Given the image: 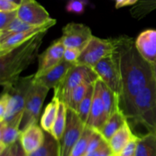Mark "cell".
Masks as SVG:
<instances>
[{"mask_svg":"<svg viewBox=\"0 0 156 156\" xmlns=\"http://www.w3.org/2000/svg\"><path fill=\"white\" fill-rule=\"evenodd\" d=\"M139 138H140L139 136H136L133 140H131L128 143V145L123 148V150L120 152L119 156H136L137 142H138Z\"/></svg>","mask_w":156,"mask_h":156,"instance_id":"e575fe53","label":"cell"},{"mask_svg":"<svg viewBox=\"0 0 156 156\" xmlns=\"http://www.w3.org/2000/svg\"><path fill=\"white\" fill-rule=\"evenodd\" d=\"M81 54V50L76 48H70V47H66L64 51L63 60L67 62L72 63V64H76L79 55Z\"/></svg>","mask_w":156,"mask_h":156,"instance_id":"836d02e7","label":"cell"},{"mask_svg":"<svg viewBox=\"0 0 156 156\" xmlns=\"http://www.w3.org/2000/svg\"><path fill=\"white\" fill-rule=\"evenodd\" d=\"M47 32H41L12 51L0 56V84L3 89L18 80L20 74L34 63Z\"/></svg>","mask_w":156,"mask_h":156,"instance_id":"7a4b0ae2","label":"cell"},{"mask_svg":"<svg viewBox=\"0 0 156 156\" xmlns=\"http://www.w3.org/2000/svg\"><path fill=\"white\" fill-rule=\"evenodd\" d=\"M115 8L118 9L126 6H133L138 2L139 0H115Z\"/></svg>","mask_w":156,"mask_h":156,"instance_id":"74e56055","label":"cell"},{"mask_svg":"<svg viewBox=\"0 0 156 156\" xmlns=\"http://www.w3.org/2000/svg\"><path fill=\"white\" fill-rule=\"evenodd\" d=\"M37 27H41V26H34L32 25V24H27V23L24 22L22 20L20 19L18 17H17L5 29L0 31V41H2L3 40L6 39V38H9V36L12 35L25 32V31L35 28Z\"/></svg>","mask_w":156,"mask_h":156,"instance_id":"83f0119b","label":"cell"},{"mask_svg":"<svg viewBox=\"0 0 156 156\" xmlns=\"http://www.w3.org/2000/svg\"><path fill=\"white\" fill-rule=\"evenodd\" d=\"M136 136L133 133L129 122H126L108 142L113 154L119 156L128 143Z\"/></svg>","mask_w":156,"mask_h":156,"instance_id":"ac0fdd59","label":"cell"},{"mask_svg":"<svg viewBox=\"0 0 156 156\" xmlns=\"http://www.w3.org/2000/svg\"><path fill=\"white\" fill-rule=\"evenodd\" d=\"M136 156H156V132H148L139 138Z\"/></svg>","mask_w":156,"mask_h":156,"instance_id":"603a6c76","label":"cell"},{"mask_svg":"<svg viewBox=\"0 0 156 156\" xmlns=\"http://www.w3.org/2000/svg\"><path fill=\"white\" fill-rule=\"evenodd\" d=\"M45 131L37 124L30 125L23 131L20 137V142L27 154L37 151L44 144Z\"/></svg>","mask_w":156,"mask_h":156,"instance_id":"e0dca14e","label":"cell"},{"mask_svg":"<svg viewBox=\"0 0 156 156\" xmlns=\"http://www.w3.org/2000/svg\"><path fill=\"white\" fill-rule=\"evenodd\" d=\"M116 49L114 39H103L93 35L81 51L76 64L93 68L101 60L111 55Z\"/></svg>","mask_w":156,"mask_h":156,"instance_id":"52a82bcc","label":"cell"},{"mask_svg":"<svg viewBox=\"0 0 156 156\" xmlns=\"http://www.w3.org/2000/svg\"><path fill=\"white\" fill-rule=\"evenodd\" d=\"M98 76L91 67L75 64L69 70L62 82L54 90V96L60 101L66 102L73 90L83 83L94 84Z\"/></svg>","mask_w":156,"mask_h":156,"instance_id":"8992f818","label":"cell"},{"mask_svg":"<svg viewBox=\"0 0 156 156\" xmlns=\"http://www.w3.org/2000/svg\"><path fill=\"white\" fill-rule=\"evenodd\" d=\"M49 90L47 87L33 82V85L27 95L20 123L19 128L21 132L30 125L37 124L43 104Z\"/></svg>","mask_w":156,"mask_h":156,"instance_id":"ba28073f","label":"cell"},{"mask_svg":"<svg viewBox=\"0 0 156 156\" xmlns=\"http://www.w3.org/2000/svg\"><path fill=\"white\" fill-rule=\"evenodd\" d=\"M17 142L10 145V146L6 147L2 151H0V156H14L15 153V150H16Z\"/></svg>","mask_w":156,"mask_h":156,"instance_id":"f35d334b","label":"cell"},{"mask_svg":"<svg viewBox=\"0 0 156 156\" xmlns=\"http://www.w3.org/2000/svg\"><path fill=\"white\" fill-rule=\"evenodd\" d=\"M85 125L77 113L67 108L66 124L62 138L59 141V156H69L71 151L82 136Z\"/></svg>","mask_w":156,"mask_h":156,"instance_id":"9c48e42d","label":"cell"},{"mask_svg":"<svg viewBox=\"0 0 156 156\" xmlns=\"http://www.w3.org/2000/svg\"><path fill=\"white\" fill-rule=\"evenodd\" d=\"M28 156H59V143L50 132H45L44 142L37 151Z\"/></svg>","mask_w":156,"mask_h":156,"instance_id":"cb8c5ba5","label":"cell"},{"mask_svg":"<svg viewBox=\"0 0 156 156\" xmlns=\"http://www.w3.org/2000/svg\"><path fill=\"white\" fill-rule=\"evenodd\" d=\"M56 23V20L53 19L51 21L44 24V25L41 26V27L35 28L30 29V30L25 31V32L15 34V35L9 36L6 39L3 40L2 41H0V56H2V55H5L9 52L12 51V50L21 46V44L31 39L32 38L36 36L41 32H47L50 28L55 25Z\"/></svg>","mask_w":156,"mask_h":156,"instance_id":"4fadbf2b","label":"cell"},{"mask_svg":"<svg viewBox=\"0 0 156 156\" xmlns=\"http://www.w3.org/2000/svg\"><path fill=\"white\" fill-rule=\"evenodd\" d=\"M156 9V0H139L129 9L131 16L136 19H142Z\"/></svg>","mask_w":156,"mask_h":156,"instance_id":"4316f807","label":"cell"},{"mask_svg":"<svg viewBox=\"0 0 156 156\" xmlns=\"http://www.w3.org/2000/svg\"><path fill=\"white\" fill-rule=\"evenodd\" d=\"M60 40L65 47L79 49L82 51L93 37L89 27L84 24L70 22L62 28Z\"/></svg>","mask_w":156,"mask_h":156,"instance_id":"30bf717a","label":"cell"},{"mask_svg":"<svg viewBox=\"0 0 156 156\" xmlns=\"http://www.w3.org/2000/svg\"><path fill=\"white\" fill-rule=\"evenodd\" d=\"M65 46L60 38L53 41L42 54L38 55V68L34 77L42 76L63 59Z\"/></svg>","mask_w":156,"mask_h":156,"instance_id":"7c38bea8","label":"cell"},{"mask_svg":"<svg viewBox=\"0 0 156 156\" xmlns=\"http://www.w3.org/2000/svg\"><path fill=\"white\" fill-rule=\"evenodd\" d=\"M14 156H28V154L25 152L24 148L21 146V144L20 142V139L17 142V147L16 150H15V153Z\"/></svg>","mask_w":156,"mask_h":156,"instance_id":"ab89813d","label":"cell"},{"mask_svg":"<svg viewBox=\"0 0 156 156\" xmlns=\"http://www.w3.org/2000/svg\"><path fill=\"white\" fill-rule=\"evenodd\" d=\"M74 65L75 64L67 62L62 59L56 67L48 72L42 76L34 78V83L44 86L49 90L55 89L62 82L68 72Z\"/></svg>","mask_w":156,"mask_h":156,"instance_id":"9a60e30c","label":"cell"},{"mask_svg":"<svg viewBox=\"0 0 156 156\" xmlns=\"http://www.w3.org/2000/svg\"><path fill=\"white\" fill-rule=\"evenodd\" d=\"M105 142H107V141L104 139L101 134L98 130L93 129L92 135H91L89 142H88V149H87L86 154L87 153L92 152V151L98 149Z\"/></svg>","mask_w":156,"mask_h":156,"instance_id":"1f68e13d","label":"cell"},{"mask_svg":"<svg viewBox=\"0 0 156 156\" xmlns=\"http://www.w3.org/2000/svg\"><path fill=\"white\" fill-rule=\"evenodd\" d=\"M94 84H91L88 88L85 97L81 102L78 109L77 114L81 119V120L86 125L87 121H88V116H89L90 111H91V107L92 105L93 96H94Z\"/></svg>","mask_w":156,"mask_h":156,"instance_id":"f1b7e54d","label":"cell"},{"mask_svg":"<svg viewBox=\"0 0 156 156\" xmlns=\"http://www.w3.org/2000/svg\"><path fill=\"white\" fill-rule=\"evenodd\" d=\"M10 96L9 93L6 91H2L0 98V122L3 121L5 113L7 112L8 105Z\"/></svg>","mask_w":156,"mask_h":156,"instance_id":"d590c367","label":"cell"},{"mask_svg":"<svg viewBox=\"0 0 156 156\" xmlns=\"http://www.w3.org/2000/svg\"><path fill=\"white\" fill-rule=\"evenodd\" d=\"M59 99L56 96H53V99L47 104L43 113L41 119V127L47 132H50L56 120L59 109Z\"/></svg>","mask_w":156,"mask_h":156,"instance_id":"7402d4cb","label":"cell"},{"mask_svg":"<svg viewBox=\"0 0 156 156\" xmlns=\"http://www.w3.org/2000/svg\"><path fill=\"white\" fill-rule=\"evenodd\" d=\"M128 119L126 115L121 110L113 114L106 121L103 126L98 131L101 134L104 139L108 142L113 136L127 122Z\"/></svg>","mask_w":156,"mask_h":156,"instance_id":"d6986e66","label":"cell"},{"mask_svg":"<svg viewBox=\"0 0 156 156\" xmlns=\"http://www.w3.org/2000/svg\"><path fill=\"white\" fill-rule=\"evenodd\" d=\"M136 47L143 59L149 64H156V30L147 29L139 35L135 41Z\"/></svg>","mask_w":156,"mask_h":156,"instance_id":"2e32d148","label":"cell"},{"mask_svg":"<svg viewBox=\"0 0 156 156\" xmlns=\"http://www.w3.org/2000/svg\"><path fill=\"white\" fill-rule=\"evenodd\" d=\"M18 17L34 26L44 25L53 19L45 8L36 0H23L18 9Z\"/></svg>","mask_w":156,"mask_h":156,"instance_id":"8fae6325","label":"cell"},{"mask_svg":"<svg viewBox=\"0 0 156 156\" xmlns=\"http://www.w3.org/2000/svg\"><path fill=\"white\" fill-rule=\"evenodd\" d=\"M88 0H69L66 6V11L69 13L82 15L85 10Z\"/></svg>","mask_w":156,"mask_h":156,"instance_id":"4dcf8cb0","label":"cell"},{"mask_svg":"<svg viewBox=\"0 0 156 156\" xmlns=\"http://www.w3.org/2000/svg\"><path fill=\"white\" fill-rule=\"evenodd\" d=\"M34 78V73L27 76H20L9 87L3 89V91L9 93L10 98L7 112L2 122L20 127L27 95L33 85Z\"/></svg>","mask_w":156,"mask_h":156,"instance_id":"3957f363","label":"cell"},{"mask_svg":"<svg viewBox=\"0 0 156 156\" xmlns=\"http://www.w3.org/2000/svg\"><path fill=\"white\" fill-rule=\"evenodd\" d=\"M18 17V11L0 12V31L5 29Z\"/></svg>","mask_w":156,"mask_h":156,"instance_id":"d6a6232c","label":"cell"},{"mask_svg":"<svg viewBox=\"0 0 156 156\" xmlns=\"http://www.w3.org/2000/svg\"><path fill=\"white\" fill-rule=\"evenodd\" d=\"M112 156H116V155H114V154H113V155Z\"/></svg>","mask_w":156,"mask_h":156,"instance_id":"7bdbcfd3","label":"cell"},{"mask_svg":"<svg viewBox=\"0 0 156 156\" xmlns=\"http://www.w3.org/2000/svg\"><path fill=\"white\" fill-rule=\"evenodd\" d=\"M91 84H93L85 82L81 84V85H79L76 88H75L73 90V92L70 93L66 102H64L66 105L67 108L70 109V110H73L76 113H77L78 109H79L81 102L84 99L88 88H89V87Z\"/></svg>","mask_w":156,"mask_h":156,"instance_id":"484cf974","label":"cell"},{"mask_svg":"<svg viewBox=\"0 0 156 156\" xmlns=\"http://www.w3.org/2000/svg\"><path fill=\"white\" fill-rule=\"evenodd\" d=\"M66 105L62 101L59 100L57 116H56V120H55L54 124H53L51 131L50 132L58 141L60 140L64 132V130H65L66 124Z\"/></svg>","mask_w":156,"mask_h":156,"instance_id":"d4e9b609","label":"cell"},{"mask_svg":"<svg viewBox=\"0 0 156 156\" xmlns=\"http://www.w3.org/2000/svg\"><path fill=\"white\" fill-rule=\"evenodd\" d=\"M120 55L122 93L120 97V110L131 119L136 96L154 79L151 64L143 59L136 47L135 41L127 36L115 38Z\"/></svg>","mask_w":156,"mask_h":156,"instance_id":"6da1fadb","label":"cell"},{"mask_svg":"<svg viewBox=\"0 0 156 156\" xmlns=\"http://www.w3.org/2000/svg\"><path fill=\"white\" fill-rule=\"evenodd\" d=\"M152 70H153V74H154V79H155V84H156V64L154 66H152Z\"/></svg>","mask_w":156,"mask_h":156,"instance_id":"60d3db41","label":"cell"},{"mask_svg":"<svg viewBox=\"0 0 156 156\" xmlns=\"http://www.w3.org/2000/svg\"><path fill=\"white\" fill-rule=\"evenodd\" d=\"M105 106L101 96V80L98 79L94 84V96L86 126L99 130L106 122Z\"/></svg>","mask_w":156,"mask_h":156,"instance_id":"5bb4252c","label":"cell"},{"mask_svg":"<svg viewBox=\"0 0 156 156\" xmlns=\"http://www.w3.org/2000/svg\"><path fill=\"white\" fill-rule=\"evenodd\" d=\"M9 1L15 3V4H17V5H18V6H20V5L21 4V2H22L23 0H9Z\"/></svg>","mask_w":156,"mask_h":156,"instance_id":"b9f144b4","label":"cell"},{"mask_svg":"<svg viewBox=\"0 0 156 156\" xmlns=\"http://www.w3.org/2000/svg\"><path fill=\"white\" fill-rule=\"evenodd\" d=\"M93 132V128L85 126L82 136L71 151L69 156H85L88 149V142Z\"/></svg>","mask_w":156,"mask_h":156,"instance_id":"f546056e","label":"cell"},{"mask_svg":"<svg viewBox=\"0 0 156 156\" xmlns=\"http://www.w3.org/2000/svg\"><path fill=\"white\" fill-rule=\"evenodd\" d=\"M18 5L9 1V0H0V12H14L19 9Z\"/></svg>","mask_w":156,"mask_h":156,"instance_id":"8d00e7d4","label":"cell"},{"mask_svg":"<svg viewBox=\"0 0 156 156\" xmlns=\"http://www.w3.org/2000/svg\"><path fill=\"white\" fill-rule=\"evenodd\" d=\"M132 120L146 127L149 132H156V84L152 80L133 101Z\"/></svg>","mask_w":156,"mask_h":156,"instance_id":"277c9868","label":"cell"},{"mask_svg":"<svg viewBox=\"0 0 156 156\" xmlns=\"http://www.w3.org/2000/svg\"><path fill=\"white\" fill-rule=\"evenodd\" d=\"M92 69L97 73L99 79L120 97L122 93V74L120 55L117 44L115 50L111 55L101 60Z\"/></svg>","mask_w":156,"mask_h":156,"instance_id":"5b68a950","label":"cell"},{"mask_svg":"<svg viewBox=\"0 0 156 156\" xmlns=\"http://www.w3.org/2000/svg\"><path fill=\"white\" fill-rule=\"evenodd\" d=\"M101 96L105 106L107 120L120 110V96L101 81Z\"/></svg>","mask_w":156,"mask_h":156,"instance_id":"ffe728a7","label":"cell"},{"mask_svg":"<svg viewBox=\"0 0 156 156\" xmlns=\"http://www.w3.org/2000/svg\"><path fill=\"white\" fill-rule=\"evenodd\" d=\"M21 134L19 127L0 122V151L18 142Z\"/></svg>","mask_w":156,"mask_h":156,"instance_id":"44dd1931","label":"cell"}]
</instances>
